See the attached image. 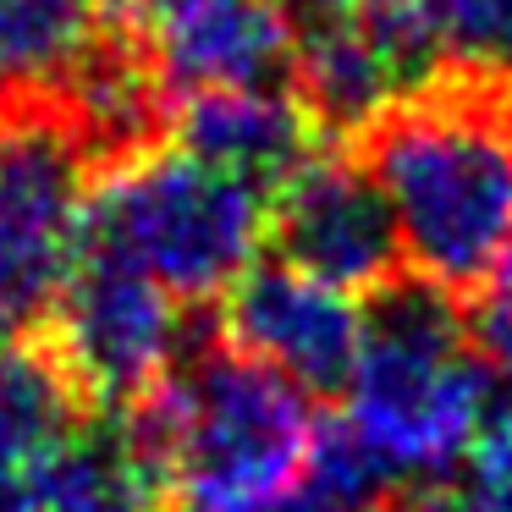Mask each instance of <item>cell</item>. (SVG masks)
<instances>
[{
	"label": "cell",
	"mask_w": 512,
	"mask_h": 512,
	"mask_svg": "<svg viewBox=\"0 0 512 512\" xmlns=\"http://www.w3.org/2000/svg\"><path fill=\"white\" fill-rule=\"evenodd\" d=\"M127 424L155 457L166 512H292L325 435L309 391L237 347L182 358Z\"/></svg>",
	"instance_id": "7a4b0ae2"
},
{
	"label": "cell",
	"mask_w": 512,
	"mask_h": 512,
	"mask_svg": "<svg viewBox=\"0 0 512 512\" xmlns=\"http://www.w3.org/2000/svg\"><path fill=\"white\" fill-rule=\"evenodd\" d=\"M364 166L397 248L435 292H485L512 270V100L490 89L413 94L369 122Z\"/></svg>",
	"instance_id": "6da1fadb"
},
{
	"label": "cell",
	"mask_w": 512,
	"mask_h": 512,
	"mask_svg": "<svg viewBox=\"0 0 512 512\" xmlns=\"http://www.w3.org/2000/svg\"><path fill=\"white\" fill-rule=\"evenodd\" d=\"M144 6H155V0H116V12H122V17H133V12H144Z\"/></svg>",
	"instance_id": "ac0fdd59"
},
{
	"label": "cell",
	"mask_w": 512,
	"mask_h": 512,
	"mask_svg": "<svg viewBox=\"0 0 512 512\" xmlns=\"http://www.w3.org/2000/svg\"><path fill=\"white\" fill-rule=\"evenodd\" d=\"M0 512H28V507H23V496H17L12 485H0Z\"/></svg>",
	"instance_id": "e0dca14e"
},
{
	"label": "cell",
	"mask_w": 512,
	"mask_h": 512,
	"mask_svg": "<svg viewBox=\"0 0 512 512\" xmlns=\"http://www.w3.org/2000/svg\"><path fill=\"white\" fill-rule=\"evenodd\" d=\"M122 23L166 94L281 89L292 72V23L276 0H155Z\"/></svg>",
	"instance_id": "ba28073f"
},
{
	"label": "cell",
	"mask_w": 512,
	"mask_h": 512,
	"mask_svg": "<svg viewBox=\"0 0 512 512\" xmlns=\"http://www.w3.org/2000/svg\"><path fill=\"white\" fill-rule=\"evenodd\" d=\"M226 336L237 353L276 369L309 397L347 386V369L364 342V309L353 292L281 265H254L226 292Z\"/></svg>",
	"instance_id": "9c48e42d"
},
{
	"label": "cell",
	"mask_w": 512,
	"mask_h": 512,
	"mask_svg": "<svg viewBox=\"0 0 512 512\" xmlns=\"http://www.w3.org/2000/svg\"><path fill=\"white\" fill-rule=\"evenodd\" d=\"M177 144L215 171L270 193L314 155V133L298 100L281 89H221L193 94L177 116Z\"/></svg>",
	"instance_id": "30bf717a"
},
{
	"label": "cell",
	"mask_w": 512,
	"mask_h": 512,
	"mask_svg": "<svg viewBox=\"0 0 512 512\" xmlns=\"http://www.w3.org/2000/svg\"><path fill=\"white\" fill-rule=\"evenodd\" d=\"M474 347L490 364V375L512 386V270L496 276L479 292V314H474Z\"/></svg>",
	"instance_id": "9a60e30c"
},
{
	"label": "cell",
	"mask_w": 512,
	"mask_h": 512,
	"mask_svg": "<svg viewBox=\"0 0 512 512\" xmlns=\"http://www.w3.org/2000/svg\"><path fill=\"white\" fill-rule=\"evenodd\" d=\"M89 144L56 100L0 105V342L56 320L83 254Z\"/></svg>",
	"instance_id": "5b68a950"
},
{
	"label": "cell",
	"mask_w": 512,
	"mask_h": 512,
	"mask_svg": "<svg viewBox=\"0 0 512 512\" xmlns=\"http://www.w3.org/2000/svg\"><path fill=\"white\" fill-rule=\"evenodd\" d=\"M490 364L452 309V292L386 287L364 314L347 369L342 424L397 485L446 479L490 424Z\"/></svg>",
	"instance_id": "3957f363"
},
{
	"label": "cell",
	"mask_w": 512,
	"mask_h": 512,
	"mask_svg": "<svg viewBox=\"0 0 512 512\" xmlns=\"http://www.w3.org/2000/svg\"><path fill=\"white\" fill-rule=\"evenodd\" d=\"M116 0H0V105L61 100L105 45Z\"/></svg>",
	"instance_id": "7c38bea8"
},
{
	"label": "cell",
	"mask_w": 512,
	"mask_h": 512,
	"mask_svg": "<svg viewBox=\"0 0 512 512\" xmlns=\"http://www.w3.org/2000/svg\"><path fill=\"white\" fill-rule=\"evenodd\" d=\"M276 6H281V12H287L292 34H298V28H309V23H320V17L342 12L347 0H276Z\"/></svg>",
	"instance_id": "2e32d148"
},
{
	"label": "cell",
	"mask_w": 512,
	"mask_h": 512,
	"mask_svg": "<svg viewBox=\"0 0 512 512\" xmlns=\"http://www.w3.org/2000/svg\"><path fill=\"white\" fill-rule=\"evenodd\" d=\"M83 430V386L61 353L0 342V485H23Z\"/></svg>",
	"instance_id": "4fadbf2b"
},
{
	"label": "cell",
	"mask_w": 512,
	"mask_h": 512,
	"mask_svg": "<svg viewBox=\"0 0 512 512\" xmlns=\"http://www.w3.org/2000/svg\"><path fill=\"white\" fill-rule=\"evenodd\" d=\"M270 232L281 259L342 292H386L402 265L397 221L369 166L342 155H309L276 188Z\"/></svg>",
	"instance_id": "52a82bcc"
},
{
	"label": "cell",
	"mask_w": 512,
	"mask_h": 512,
	"mask_svg": "<svg viewBox=\"0 0 512 512\" xmlns=\"http://www.w3.org/2000/svg\"><path fill=\"white\" fill-rule=\"evenodd\" d=\"M28 512H166L155 457L133 424H89L17 485Z\"/></svg>",
	"instance_id": "8fae6325"
},
{
	"label": "cell",
	"mask_w": 512,
	"mask_h": 512,
	"mask_svg": "<svg viewBox=\"0 0 512 512\" xmlns=\"http://www.w3.org/2000/svg\"><path fill=\"white\" fill-rule=\"evenodd\" d=\"M270 232V193L215 171L188 149L122 155L89 188L83 254L149 276L177 303L232 292Z\"/></svg>",
	"instance_id": "277c9868"
},
{
	"label": "cell",
	"mask_w": 512,
	"mask_h": 512,
	"mask_svg": "<svg viewBox=\"0 0 512 512\" xmlns=\"http://www.w3.org/2000/svg\"><path fill=\"white\" fill-rule=\"evenodd\" d=\"M430 28L441 67L468 89L512 94V0H430Z\"/></svg>",
	"instance_id": "5bb4252c"
},
{
	"label": "cell",
	"mask_w": 512,
	"mask_h": 512,
	"mask_svg": "<svg viewBox=\"0 0 512 512\" xmlns=\"http://www.w3.org/2000/svg\"><path fill=\"white\" fill-rule=\"evenodd\" d=\"M56 325V353L83 397L144 402L182 364V303L149 276L100 254H78Z\"/></svg>",
	"instance_id": "8992f818"
}]
</instances>
